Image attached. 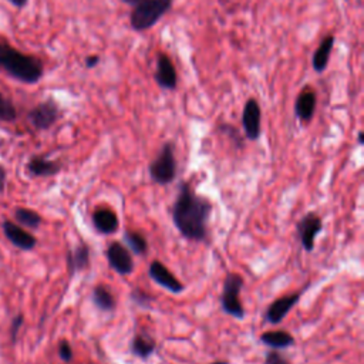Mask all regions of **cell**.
Masks as SVG:
<instances>
[{
  "instance_id": "6da1fadb",
  "label": "cell",
  "mask_w": 364,
  "mask_h": 364,
  "mask_svg": "<svg viewBox=\"0 0 364 364\" xmlns=\"http://www.w3.org/2000/svg\"><path fill=\"white\" fill-rule=\"evenodd\" d=\"M211 212V201L207 197L198 195L188 182H181L171 211L172 222L181 236L194 242H204L208 236Z\"/></svg>"
},
{
  "instance_id": "7a4b0ae2",
  "label": "cell",
  "mask_w": 364,
  "mask_h": 364,
  "mask_svg": "<svg viewBox=\"0 0 364 364\" xmlns=\"http://www.w3.org/2000/svg\"><path fill=\"white\" fill-rule=\"evenodd\" d=\"M0 67L12 79L25 84H36L44 74V66L39 57L25 54L8 43H0Z\"/></svg>"
},
{
  "instance_id": "3957f363",
  "label": "cell",
  "mask_w": 364,
  "mask_h": 364,
  "mask_svg": "<svg viewBox=\"0 0 364 364\" xmlns=\"http://www.w3.org/2000/svg\"><path fill=\"white\" fill-rule=\"evenodd\" d=\"M174 0H144L134 6L130 15V25L136 32H145L154 27L171 9Z\"/></svg>"
},
{
  "instance_id": "277c9868",
  "label": "cell",
  "mask_w": 364,
  "mask_h": 364,
  "mask_svg": "<svg viewBox=\"0 0 364 364\" xmlns=\"http://www.w3.org/2000/svg\"><path fill=\"white\" fill-rule=\"evenodd\" d=\"M151 179L158 186H168L176 176V158L175 144L172 141L165 143L154 161L148 167Z\"/></svg>"
},
{
  "instance_id": "5b68a950",
  "label": "cell",
  "mask_w": 364,
  "mask_h": 364,
  "mask_svg": "<svg viewBox=\"0 0 364 364\" xmlns=\"http://www.w3.org/2000/svg\"><path fill=\"white\" fill-rule=\"evenodd\" d=\"M242 287H244V278L238 273H228L223 280V289L221 296L222 311L226 315L239 320L245 318V309L240 301Z\"/></svg>"
},
{
  "instance_id": "8992f818",
  "label": "cell",
  "mask_w": 364,
  "mask_h": 364,
  "mask_svg": "<svg viewBox=\"0 0 364 364\" xmlns=\"http://www.w3.org/2000/svg\"><path fill=\"white\" fill-rule=\"evenodd\" d=\"M62 117V110L53 98H47L33 107L29 114L27 119L33 129L39 131H46L51 129L57 121Z\"/></svg>"
},
{
  "instance_id": "52a82bcc",
  "label": "cell",
  "mask_w": 364,
  "mask_h": 364,
  "mask_svg": "<svg viewBox=\"0 0 364 364\" xmlns=\"http://www.w3.org/2000/svg\"><path fill=\"white\" fill-rule=\"evenodd\" d=\"M322 229H323V221L315 212L305 215L297 222L296 232L301 242L303 249H305L306 252H312L315 249L316 238L322 232Z\"/></svg>"
},
{
  "instance_id": "ba28073f",
  "label": "cell",
  "mask_w": 364,
  "mask_h": 364,
  "mask_svg": "<svg viewBox=\"0 0 364 364\" xmlns=\"http://www.w3.org/2000/svg\"><path fill=\"white\" fill-rule=\"evenodd\" d=\"M107 261L110 268L118 275H131L134 272V259L126 245L121 242H111L107 249Z\"/></svg>"
},
{
  "instance_id": "9c48e42d",
  "label": "cell",
  "mask_w": 364,
  "mask_h": 364,
  "mask_svg": "<svg viewBox=\"0 0 364 364\" xmlns=\"http://www.w3.org/2000/svg\"><path fill=\"white\" fill-rule=\"evenodd\" d=\"M242 127L245 136L251 141H258L262 136V110L255 98H249L245 103L242 112Z\"/></svg>"
},
{
  "instance_id": "30bf717a",
  "label": "cell",
  "mask_w": 364,
  "mask_h": 364,
  "mask_svg": "<svg viewBox=\"0 0 364 364\" xmlns=\"http://www.w3.org/2000/svg\"><path fill=\"white\" fill-rule=\"evenodd\" d=\"M305 290L306 289L286 294V296H282V297L276 299L275 301H272L269 308H268V311H266V315H265L266 322H269L271 325L282 323L283 319L289 315V312L297 305L301 294L305 293Z\"/></svg>"
},
{
  "instance_id": "8fae6325",
  "label": "cell",
  "mask_w": 364,
  "mask_h": 364,
  "mask_svg": "<svg viewBox=\"0 0 364 364\" xmlns=\"http://www.w3.org/2000/svg\"><path fill=\"white\" fill-rule=\"evenodd\" d=\"M155 83L167 91H174L178 87V74L171 57L167 53H158L154 73Z\"/></svg>"
},
{
  "instance_id": "7c38bea8",
  "label": "cell",
  "mask_w": 364,
  "mask_h": 364,
  "mask_svg": "<svg viewBox=\"0 0 364 364\" xmlns=\"http://www.w3.org/2000/svg\"><path fill=\"white\" fill-rule=\"evenodd\" d=\"M148 275L155 283H158L161 287L167 289L168 292H171L174 294H179L186 289V286L182 285L175 278V275L160 261L151 262V265L148 268Z\"/></svg>"
},
{
  "instance_id": "4fadbf2b",
  "label": "cell",
  "mask_w": 364,
  "mask_h": 364,
  "mask_svg": "<svg viewBox=\"0 0 364 364\" xmlns=\"http://www.w3.org/2000/svg\"><path fill=\"white\" fill-rule=\"evenodd\" d=\"M4 233L11 244L22 251H32L37 245V239L27 230H25L20 225L12 222V221H4L2 223Z\"/></svg>"
},
{
  "instance_id": "5bb4252c",
  "label": "cell",
  "mask_w": 364,
  "mask_h": 364,
  "mask_svg": "<svg viewBox=\"0 0 364 364\" xmlns=\"http://www.w3.org/2000/svg\"><path fill=\"white\" fill-rule=\"evenodd\" d=\"M318 107V94L313 89H303L294 101V115L300 123H311Z\"/></svg>"
},
{
  "instance_id": "9a60e30c",
  "label": "cell",
  "mask_w": 364,
  "mask_h": 364,
  "mask_svg": "<svg viewBox=\"0 0 364 364\" xmlns=\"http://www.w3.org/2000/svg\"><path fill=\"white\" fill-rule=\"evenodd\" d=\"M91 219L96 230L101 235H112L119 229V219L110 208H97Z\"/></svg>"
},
{
  "instance_id": "2e32d148",
  "label": "cell",
  "mask_w": 364,
  "mask_h": 364,
  "mask_svg": "<svg viewBox=\"0 0 364 364\" xmlns=\"http://www.w3.org/2000/svg\"><path fill=\"white\" fill-rule=\"evenodd\" d=\"M62 171V164L43 155H34L27 162V172L32 176H54Z\"/></svg>"
},
{
  "instance_id": "e0dca14e",
  "label": "cell",
  "mask_w": 364,
  "mask_h": 364,
  "mask_svg": "<svg viewBox=\"0 0 364 364\" xmlns=\"http://www.w3.org/2000/svg\"><path fill=\"white\" fill-rule=\"evenodd\" d=\"M334 41H336V37L333 34H327L320 41L319 47L316 48V51L313 54V58H312V66H313L316 73H323L327 69L330 54H332L333 47H334Z\"/></svg>"
},
{
  "instance_id": "ac0fdd59",
  "label": "cell",
  "mask_w": 364,
  "mask_h": 364,
  "mask_svg": "<svg viewBox=\"0 0 364 364\" xmlns=\"http://www.w3.org/2000/svg\"><path fill=\"white\" fill-rule=\"evenodd\" d=\"M90 266V248L86 244L67 252V269L70 276L83 272Z\"/></svg>"
},
{
  "instance_id": "d6986e66",
  "label": "cell",
  "mask_w": 364,
  "mask_h": 364,
  "mask_svg": "<svg viewBox=\"0 0 364 364\" xmlns=\"http://www.w3.org/2000/svg\"><path fill=\"white\" fill-rule=\"evenodd\" d=\"M259 340L271 347L272 350H283V349H289L292 346H294L296 340L294 337L285 330H272V332H265L261 334Z\"/></svg>"
},
{
  "instance_id": "ffe728a7",
  "label": "cell",
  "mask_w": 364,
  "mask_h": 364,
  "mask_svg": "<svg viewBox=\"0 0 364 364\" xmlns=\"http://www.w3.org/2000/svg\"><path fill=\"white\" fill-rule=\"evenodd\" d=\"M131 353L143 360L150 358L155 349H157V342L152 336L147 333H137L133 340H131Z\"/></svg>"
},
{
  "instance_id": "44dd1931",
  "label": "cell",
  "mask_w": 364,
  "mask_h": 364,
  "mask_svg": "<svg viewBox=\"0 0 364 364\" xmlns=\"http://www.w3.org/2000/svg\"><path fill=\"white\" fill-rule=\"evenodd\" d=\"M91 301L93 305L104 313H110L115 311V299L112 296V293L110 292V289L104 285H98L93 289L91 293Z\"/></svg>"
},
{
  "instance_id": "7402d4cb",
  "label": "cell",
  "mask_w": 364,
  "mask_h": 364,
  "mask_svg": "<svg viewBox=\"0 0 364 364\" xmlns=\"http://www.w3.org/2000/svg\"><path fill=\"white\" fill-rule=\"evenodd\" d=\"M124 244L129 249H131L136 255L138 256H144L148 251V242L144 238V235H141L140 232L136 230H126L124 236H123Z\"/></svg>"
},
{
  "instance_id": "603a6c76",
  "label": "cell",
  "mask_w": 364,
  "mask_h": 364,
  "mask_svg": "<svg viewBox=\"0 0 364 364\" xmlns=\"http://www.w3.org/2000/svg\"><path fill=\"white\" fill-rule=\"evenodd\" d=\"M15 219L18 222V225L26 226L29 229H39L41 225V216L29 208H16L15 209Z\"/></svg>"
},
{
  "instance_id": "cb8c5ba5",
  "label": "cell",
  "mask_w": 364,
  "mask_h": 364,
  "mask_svg": "<svg viewBox=\"0 0 364 364\" xmlns=\"http://www.w3.org/2000/svg\"><path fill=\"white\" fill-rule=\"evenodd\" d=\"M16 118H18V110L15 104L0 93V121L12 123V121H15Z\"/></svg>"
},
{
  "instance_id": "d4e9b609",
  "label": "cell",
  "mask_w": 364,
  "mask_h": 364,
  "mask_svg": "<svg viewBox=\"0 0 364 364\" xmlns=\"http://www.w3.org/2000/svg\"><path fill=\"white\" fill-rule=\"evenodd\" d=\"M130 297H131V300L136 303L137 306L144 308V309L151 308L152 297H151L147 292H144L143 289H140V287L133 289V290H131V293H130Z\"/></svg>"
},
{
  "instance_id": "484cf974",
  "label": "cell",
  "mask_w": 364,
  "mask_h": 364,
  "mask_svg": "<svg viewBox=\"0 0 364 364\" xmlns=\"http://www.w3.org/2000/svg\"><path fill=\"white\" fill-rule=\"evenodd\" d=\"M58 357L66 363H70L73 360L74 353H73L72 344L67 340H62L58 343Z\"/></svg>"
},
{
  "instance_id": "4316f807",
  "label": "cell",
  "mask_w": 364,
  "mask_h": 364,
  "mask_svg": "<svg viewBox=\"0 0 364 364\" xmlns=\"http://www.w3.org/2000/svg\"><path fill=\"white\" fill-rule=\"evenodd\" d=\"M23 323H25V316L23 315H16L13 318L12 325H11V340H12V344H16Z\"/></svg>"
},
{
  "instance_id": "83f0119b",
  "label": "cell",
  "mask_w": 364,
  "mask_h": 364,
  "mask_svg": "<svg viewBox=\"0 0 364 364\" xmlns=\"http://www.w3.org/2000/svg\"><path fill=\"white\" fill-rule=\"evenodd\" d=\"M219 131L221 133H223V134H226L238 147L240 145L242 147V138H240V134H239V131L232 126V124H222L221 127H219Z\"/></svg>"
},
{
  "instance_id": "f1b7e54d",
  "label": "cell",
  "mask_w": 364,
  "mask_h": 364,
  "mask_svg": "<svg viewBox=\"0 0 364 364\" xmlns=\"http://www.w3.org/2000/svg\"><path fill=\"white\" fill-rule=\"evenodd\" d=\"M264 364H290V361L283 354H280L279 351L272 350V351L266 353Z\"/></svg>"
},
{
  "instance_id": "f546056e",
  "label": "cell",
  "mask_w": 364,
  "mask_h": 364,
  "mask_svg": "<svg viewBox=\"0 0 364 364\" xmlns=\"http://www.w3.org/2000/svg\"><path fill=\"white\" fill-rule=\"evenodd\" d=\"M100 63H101V57H100V56H97V54L87 56V57H86V60H84V66H86V69H89V70L96 69Z\"/></svg>"
},
{
  "instance_id": "4dcf8cb0",
  "label": "cell",
  "mask_w": 364,
  "mask_h": 364,
  "mask_svg": "<svg viewBox=\"0 0 364 364\" xmlns=\"http://www.w3.org/2000/svg\"><path fill=\"white\" fill-rule=\"evenodd\" d=\"M6 188V169L0 165V194Z\"/></svg>"
},
{
  "instance_id": "1f68e13d",
  "label": "cell",
  "mask_w": 364,
  "mask_h": 364,
  "mask_svg": "<svg viewBox=\"0 0 364 364\" xmlns=\"http://www.w3.org/2000/svg\"><path fill=\"white\" fill-rule=\"evenodd\" d=\"M8 2L18 9H23L29 4V0H8Z\"/></svg>"
},
{
  "instance_id": "d6a6232c",
  "label": "cell",
  "mask_w": 364,
  "mask_h": 364,
  "mask_svg": "<svg viewBox=\"0 0 364 364\" xmlns=\"http://www.w3.org/2000/svg\"><path fill=\"white\" fill-rule=\"evenodd\" d=\"M121 2L123 4H126V5H129V6H137L138 4H141V2H144V0H121Z\"/></svg>"
},
{
  "instance_id": "836d02e7",
  "label": "cell",
  "mask_w": 364,
  "mask_h": 364,
  "mask_svg": "<svg viewBox=\"0 0 364 364\" xmlns=\"http://www.w3.org/2000/svg\"><path fill=\"white\" fill-rule=\"evenodd\" d=\"M357 143H358L360 145L364 144V133H363V131H358V134H357Z\"/></svg>"
},
{
  "instance_id": "e575fe53",
  "label": "cell",
  "mask_w": 364,
  "mask_h": 364,
  "mask_svg": "<svg viewBox=\"0 0 364 364\" xmlns=\"http://www.w3.org/2000/svg\"><path fill=\"white\" fill-rule=\"evenodd\" d=\"M212 364H229L228 361H222V360H218V361H214Z\"/></svg>"
}]
</instances>
